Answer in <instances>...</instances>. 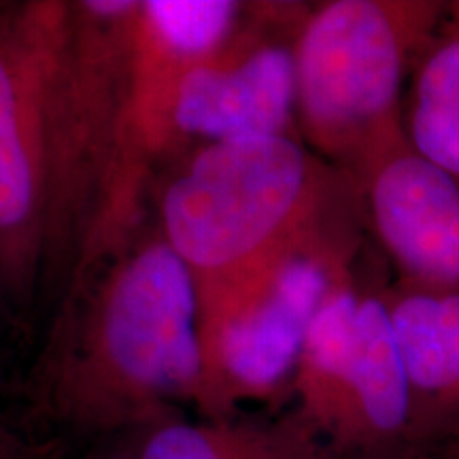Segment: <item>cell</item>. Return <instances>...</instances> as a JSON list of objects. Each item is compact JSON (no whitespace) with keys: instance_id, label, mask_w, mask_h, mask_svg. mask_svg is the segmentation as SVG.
I'll return each mask as SVG.
<instances>
[{"instance_id":"obj_1","label":"cell","mask_w":459,"mask_h":459,"mask_svg":"<svg viewBox=\"0 0 459 459\" xmlns=\"http://www.w3.org/2000/svg\"><path fill=\"white\" fill-rule=\"evenodd\" d=\"M200 387L196 283L156 230L57 308L26 398L73 438L111 443L196 406Z\"/></svg>"},{"instance_id":"obj_2","label":"cell","mask_w":459,"mask_h":459,"mask_svg":"<svg viewBox=\"0 0 459 459\" xmlns=\"http://www.w3.org/2000/svg\"><path fill=\"white\" fill-rule=\"evenodd\" d=\"M158 232L186 262L200 317L304 245L366 230L361 187L298 136L189 147L153 189Z\"/></svg>"},{"instance_id":"obj_3","label":"cell","mask_w":459,"mask_h":459,"mask_svg":"<svg viewBox=\"0 0 459 459\" xmlns=\"http://www.w3.org/2000/svg\"><path fill=\"white\" fill-rule=\"evenodd\" d=\"M387 285L355 268L334 287L308 330L287 411L332 459H459V429L412 381Z\"/></svg>"},{"instance_id":"obj_4","label":"cell","mask_w":459,"mask_h":459,"mask_svg":"<svg viewBox=\"0 0 459 459\" xmlns=\"http://www.w3.org/2000/svg\"><path fill=\"white\" fill-rule=\"evenodd\" d=\"M449 11L443 0L313 3L296 43L304 145L359 179L406 139L412 71Z\"/></svg>"},{"instance_id":"obj_5","label":"cell","mask_w":459,"mask_h":459,"mask_svg":"<svg viewBox=\"0 0 459 459\" xmlns=\"http://www.w3.org/2000/svg\"><path fill=\"white\" fill-rule=\"evenodd\" d=\"M141 0H71L48 100V226L41 294L60 302L111 166Z\"/></svg>"},{"instance_id":"obj_6","label":"cell","mask_w":459,"mask_h":459,"mask_svg":"<svg viewBox=\"0 0 459 459\" xmlns=\"http://www.w3.org/2000/svg\"><path fill=\"white\" fill-rule=\"evenodd\" d=\"M366 230L304 245L200 317L203 419L240 415L245 402L287 409L315 317L359 264Z\"/></svg>"},{"instance_id":"obj_7","label":"cell","mask_w":459,"mask_h":459,"mask_svg":"<svg viewBox=\"0 0 459 459\" xmlns=\"http://www.w3.org/2000/svg\"><path fill=\"white\" fill-rule=\"evenodd\" d=\"M71 0L0 3V307L41 294L48 226V100Z\"/></svg>"},{"instance_id":"obj_8","label":"cell","mask_w":459,"mask_h":459,"mask_svg":"<svg viewBox=\"0 0 459 459\" xmlns=\"http://www.w3.org/2000/svg\"><path fill=\"white\" fill-rule=\"evenodd\" d=\"M311 3H249L237 32L181 77L175 124L187 147L298 136L296 43Z\"/></svg>"},{"instance_id":"obj_9","label":"cell","mask_w":459,"mask_h":459,"mask_svg":"<svg viewBox=\"0 0 459 459\" xmlns=\"http://www.w3.org/2000/svg\"><path fill=\"white\" fill-rule=\"evenodd\" d=\"M366 230L394 283L459 291V181L402 139L358 179Z\"/></svg>"},{"instance_id":"obj_10","label":"cell","mask_w":459,"mask_h":459,"mask_svg":"<svg viewBox=\"0 0 459 459\" xmlns=\"http://www.w3.org/2000/svg\"><path fill=\"white\" fill-rule=\"evenodd\" d=\"M126 459H332L290 411L273 417L164 419L117 438Z\"/></svg>"},{"instance_id":"obj_11","label":"cell","mask_w":459,"mask_h":459,"mask_svg":"<svg viewBox=\"0 0 459 459\" xmlns=\"http://www.w3.org/2000/svg\"><path fill=\"white\" fill-rule=\"evenodd\" d=\"M385 296L412 381L459 429V291L389 283Z\"/></svg>"},{"instance_id":"obj_12","label":"cell","mask_w":459,"mask_h":459,"mask_svg":"<svg viewBox=\"0 0 459 459\" xmlns=\"http://www.w3.org/2000/svg\"><path fill=\"white\" fill-rule=\"evenodd\" d=\"M402 124L411 147L459 181V22L451 11L412 71Z\"/></svg>"},{"instance_id":"obj_13","label":"cell","mask_w":459,"mask_h":459,"mask_svg":"<svg viewBox=\"0 0 459 459\" xmlns=\"http://www.w3.org/2000/svg\"><path fill=\"white\" fill-rule=\"evenodd\" d=\"M0 459H68L60 449V440L37 443L15 432L13 428L0 417Z\"/></svg>"},{"instance_id":"obj_14","label":"cell","mask_w":459,"mask_h":459,"mask_svg":"<svg viewBox=\"0 0 459 459\" xmlns=\"http://www.w3.org/2000/svg\"><path fill=\"white\" fill-rule=\"evenodd\" d=\"M451 13L459 22V3H451Z\"/></svg>"}]
</instances>
